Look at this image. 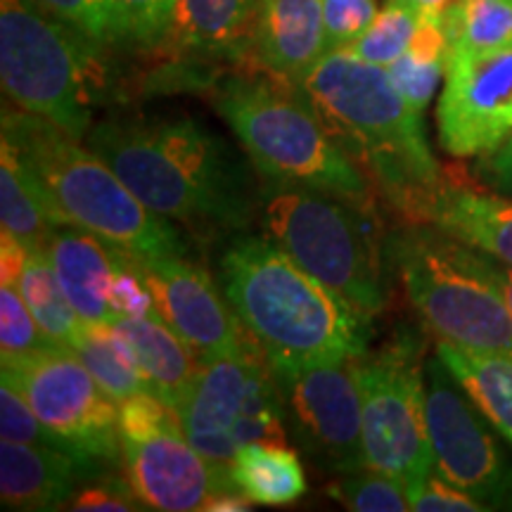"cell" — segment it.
I'll return each instance as SVG.
<instances>
[{
	"label": "cell",
	"mask_w": 512,
	"mask_h": 512,
	"mask_svg": "<svg viewBox=\"0 0 512 512\" xmlns=\"http://www.w3.org/2000/svg\"><path fill=\"white\" fill-rule=\"evenodd\" d=\"M219 283L271 370L344 363L368 351L370 318L264 233L233 235Z\"/></svg>",
	"instance_id": "obj_2"
},
{
	"label": "cell",
	"mask_w": 512,
	"mask_h": 512,
	"mask_svg": "<svg viewBox=\"0 0 512 512\" xmlns=\"http://www.w3.org/2000/svg\"><path fill=\"white\" fill-rule=\"evenodd\" d=\"M124 43L162 50L174 34L176 0H112Z\"/></svg>",
	"instance_id": "obj_32"
},
{
	"label": "cell",
	"mask_w": 512,
	"mask_h": 512,
	"mask_svg": "<svg viewBox=\"0 0 512 512\" xmlns=\"http://www.w3.org/2000/svg\"><path fill=\"white\" fill-rule=\"evenodd\" d=\"M425 394L434 472L486 510H512V460L437 354L425 361Z\"/></svg>",
	"instance_id": "obj_13"
},
{
	"label": "cell",
	"mask_w": 512,
	"mask_h": 512,
	"mask_svg": "<svg viewBox=\"0 0 512 512\" xmlns=\"http://www.w3.org/2000/svg\"><path fill=\"white\" fill-rule=\"evenodd\" d=\"M377 0H323L328 50L351 48L377 17Z\"/></svg>",
	"instance_id": "obj_37"
},
{
	"label": "cell",
	"mask_w": 512,
	"mask_h": 512,
	"mask_svg": "<svg viewBox=\"0 0 512 512\" xmlns=\"http://www.w3.org/2000/svg\"><path fill=\"white\" fill-rule=\"evenodd\" d=\"M100 472L88 460L62 448L0 441V501L5 510L46 512L67 508L76 484Z\"/></svg>",
	"instance_id": "obj_17"
},
{
	"label": "cell",
	"mask_w": 512,
	"mask_h": 512,
	"mask_svg": "<svg viewBox=\"0 0 512 512\" xmlns=\"http://www.w3.org/2000/svg\"><path fill=\"white\" fill-rule=\"evenodd\" d=\"M328 494L354 512H403L411 510L406 484L377 470H358L339 475Z\"/></svg>",
	"instance_id": "obj_30"
},
{
	"label": "cell",
	"mask_w": 512,
	"mask_h": 512,
	"mask_svg": "<svg viewBox=\"0 0 512 512\" xmlns=\"http://www.w3.org/2000/svg\"><path fill=\"white\" fill-rule=\"evenodd\" d=\"M406 3L415 5L420 12H444L451 0H406Z\"/></svg>",
	"instance_id": "obj_44"
},
{
	"label": "cell",
	"mask_w": 512,
	"mask_h": 512,
	"mask_svg": "<svg viewBox=\"0 0 512 512\" xmlns=\"http://www.w3.org/2000/svg\"><path fill=\"white\" fill-rule=\"evenodd\" d=\"M302 86L332 138L366 171L382 200L408 223H425L448 178L427 143L422 112L403 100L387 67L351 48L328 50Z\"/></svg>",
	"instance_id": "obj_3"
},
{
	"label": "cell",
	"mask_w": 512,
	"mask_h": 512,
	"mask_svg": "<svg viewBox=\"0 0 512 512\" xmlns=\"http://www.w3.org/2000/svg\"><path fill=\"white\" fill-rule=\"evenodd\" d=\"M36 3L91 36L100 46L124 43L112 0H36Z\"/></svg>",
	"instance_id": "obj_34"
},
{
	"label": "cell",
	"mask_w": 512,
	"mask_h": 512,
	"mask_svg": "<svg viewBox=\"0 0 512 512\" xmlns=\"http://www.w3.org/2000/svg\"><path fill=\"white\" fill-rule=\"evenodd\" d=\"M411 510L418 512H484L486 508L458 486L448 484L439 472L406 486Z\"/></svg>",
	"instance_id": "obj_39"
},
{
	"label": "cell",
	"mask_w": 512,
	"mask_h": 512,
	"mask_svg": "<svg viewBox=\"0 0 512 512\" xmlns=\"http://www.w3.org/2000/svg\"><path fill=\"white\" fill-rule=\"evenodd\" d=\"M256 3L259 0H176L174 34L166 48L200 60L245 64L252 57Z\"/></svg>",
	"instance_id": "obj_20"
},
{
	"label": "cell",
	"mask_w": 512,
	"mask_h": 512,
	"mask_svg": "<svg viewBox=\"0 0 512 512\" xmlns=\"http://www.w3.org/2000/svg\"><path fill=\"white\" fill-rule=\"evenodd\" d=\"M420 15L422 12L406 0H384L373 24L363 31L351 50L363 60L380 64V67H392L411 48Z\"/></svg>",
	"instance_id": "obj_29"
},
{
	"label": "cell",
	"mask_w": 512,
	"mask_h": 512,
	"mask_svg": "<svg viewBox=\"0 0 512 512\" xmlns=\"http://www.w3.org/2000/svg\"><path fill=\"white\" fill-rule=\"evenodd\" d=\"M181 427L178 415L171 406L152 392H140L119 401V437L145 439L152 434Z\"/></svg>",
	"instance_id": "obj_36"
},
{
	"label": "cell",
	"mask_w": 512,
	"mask_h": 512,
	"mask_svg": "<svg viewBox=\"0 0 512 512\" xmlns=\"http://www.w3.org/2000/svg\"><path fill=\"white\" fill-rule=\"evenodd\" d=\"M98 41L38 5L0 0V81L19 110L86 138L110 91Z\"/></svg>",
	"instance_id": "obj_7"
},
{
	"label": "cell",
	"mask_w": 512,
	"mask_h": 512,
	"mask_svg": "<svg viewBox=\"0 0 512 512\" xmlns=\"http://www.w3.org/2000/svg\"><path fill=\"white\" fill-rule=\"evenodd\" d=\"M110 304L117 318H140L157 316L155 297L150 285L145 283L143 273L138 271L133 256L114 245V278L110 290Z\"/></svg>",
	"instance_id": "obj_35"
},
{
	"label": "cell",
	"mask_w": 512,
	"mask_h": 512,
	"mask_svg": "<svg viewBox=\"0 0 512 512\" xmlns=\"http://www.w3.org/2000/svg\"><path fill=\"white\" fill-rule=\"evenodd\" d=\"M453 55L512 50V0H453L444 10Z\"/></svg>",
	"instance_id": "obj_28"
},
{
	"label": "cell",
	"mask_w": 512,
	"mask_h": 512,
	"mask_svg": "<svg viewBox=\"0 0 512 512\" xmlns=\"http://www.w3.org/2000/svg\"><path fill=\"white\" fill-rule=\"evenodd\" d=\"M0 223L27 247L46 249L57 223L27 166L10 143L0 145Z\"/></svg>",
	"instance_id": "obj_25"
},
{
	"label": "cell",
	"mask_w": 512,
	"mask_h": 512,
	"mask_svg": "<svg viewBox=\"0 0 512 512\" xmlns=\"http://www.w3.org/2000/svg\"><path fill=\"white\" fill-rule=\"evenodd\" d=\"M437 356L494 430L512 446V354L467 349L439 339Z\"/></svg>",
	"instance_id": "obj_23"
},
{
	"label": "cell",
	"mask_w": 512,
	"mask_h": 512,
	"mask_svg": "<svg viewBox=\"0 0 512 512\" xmlns=\"http://www.w3.org/2000/svg\"><path fill=\"white\" fill-rule=\"evenodd\" d=\"M261 233L373 320L384 311V249L375 202L313 185H261Z\"/></svg>",
	"instance_id": "obj_6"
},
{
	"label": "cell",
	"mask_w": 512,
	"mask_h": 512,
	"mask_svg": "<svg viewBox=\"0 0 512 512\" xmlns=\"http://www.w3.org/2000/svg\"><path fill=\"white\" fill-rule=\"evenodd\" d=\"M3 140L27 166L57 226H79L138 259L188 254L174 221L147 209L105 159L53 121L5 107Z\"/></svg>",
	"instance_id": "obj_4"
},
{
	"label": "cell",
	"mask_w": 512,
	"mask_h": 512,
	"mask_svg": "<svg viewBox=\"0 0 512 512\" xmlns=\"http://www.w3.org/2000/svg\"><path fill=\"white\" fill-rule=\"evenodd\" d=\"M3 373L27 396L46 427L93 460H117L121 451L119 403L74 349L50 347L3 361Z\"/></svg>",
	"instance_id": "obj_11"
},
{
	"label": "cell",
	"mask_w": 512,
	"mask_h": 512,
	"mask_svg": "<svg viewBox=\"0 0 512 512\" xmlns=\"http://www.w3.org/2000/svg\"><path fill=\"white\" fill-rule=\"evenodd\" d=\"M439 145L467 159L512 136V50L453 55L437 105Z\"/></svg>",
	"instance_id": "obj_14"
},
{
	"label": "cell",
	"mask_w": 512,
	"mask_h": 512,
	"mask_svg": "<svg viewBox=\"0 0 512 512\" xmlns=\"http://www.w3.org/2000/svg\"><path fill=\"white\" fill-rule=\"evenodd\" d=\"M328 53L323 0H259L252 60L280 79L302 83Z\"/></svg>",
	"instance_id": "obj_18"
},
{
	"label": "cell",
	"mask_w": 512,
	"mask_h": 512,
	"mask_svg": "<svg viewBox=\"0 0 512 512\" xmlns=\"http://www.w3.org/2000/svg\"><path fill=\"white\" fill-rule=\"evenodd\" d=\"M133 261L150 285L157 313L183 337L200 363L240 354L254 342L226 294L200 264L188 256H133Z\"/></svg>",
	"instance_id": "obj_15"
},
{
	"label": "cell",
	"mask_w": 512,
	"mask_h": 512,
	"mask_svg": "<svg viewBox=\"0 0 512 512\" xmlns=\"http://www.w3.org/2000/svg\"><path fill=\"white\" fill-rule=\"evenodd\" d=\"M0 437H3V441H17V444L62 448V451L81 456L69 441H64L60 434L43 425L34 408L29 406L27 396L19 392L17 384L5 373L0 375Z\"/></svg>",
	"instance_id": "obj_33"
},
{
	"label": "cell",
	"mask_w": 512,
	"mask_h": 512,
	"mask_svg": "<svg viewBox=\"0 0 512 512\" xmlns=\"http://www.w3.org/2000/svg\"><path fill=\"white\" fill-rule=\"evenodd\" d=\"M69 510L133 512V510H147V505L140 501L128 479L126 482H119V479H107V482H102V484L83 486L79 494L72 498V503H69Z\"/></svg>",
	"instance_id": "obj_40"
},
{
	"label": "cell",
	"mask_w": 512,
	"mask_h": 512,
	"mask_svg": "<svg viewBox=\"0 0 512 512\" xmlns=\"http://www.w3.org/2000/svg\"><path fill=\"white\" fill-rule=\"evenodd\" d=\"M126 479L147 510H204L223 491H238L230 470L209 463L181 427L145 439H121Z\"/></svg>",
	"instance_id": "obj_16"
},
{
	"label": "cell",
	"mask_w": 512,
	"mask_h": 512,
	"mask_svg": "<svg viewBox=\"0 0 512 512\" xmlns=\"http://www.w3.org/2000/svg\"><path fill=\"white\" fill-rule=\"evenodd\" d=\"M425 223L512 266V197L448 178L427 209Z\"/></svg>",
	"instance_id": "obj_21"
},
{
	"label": "cell",
	"mask_w": 512,
	"mask_h": 512,
	"mask_svg": "<svg viewBox=\"0 0 512 512\" xmlns=\"http://www.w3.org/2000/svg\"><path fill=\"white\" fill-rule=\"evenodd\" d=\"M384 254L425 328L441 342L512 354V313L484 254L430 223H408Z\"/></svg>",
	"instance_id": "obj_8"
},
{
	"label": "cell",
	"mask_w": 512,
	"mask_h": 512,
	"mask_svg": "<svg viewBox=\"0 0 512 512\" xmlns=\"http://www.w3.org/2000/svg\"><path fill=\"white\" fill-rule=\"evenodd\" d=\"M249 508H252V501L245 494L238 496V491H223V494L214 496L204 505V510L209 512H240Z\"/></svg>",
	"instance_id": "obj_43"
},
{
	"label": "cell",
	"mask_w": 512,
	"mask_h": 512,
	"mask_svg": "<svg viewBox=\"0 0 512 512\" xmlns=\"http://www.w3.org/2000/svg\"><path fill=\"white\" fill-rule=\"evenodd\" d=\"M484 268L486 273H489V278L496 283L498 290H501L505 304H508V309L512 313V266L503 264V261L494 259V256L484 254Z\"/></svg>",
	"instance_id": "obj_42"
},
{
	"label": "cell",
	"mask_w": 512,
	"mask_h": 512,
	"mask_svg": "<svg viewBox=\"0 0 512 512\" xmlns=\"http://www.w3.org/2000/svg\"><path fill=\"white\" fill-rule=\"evenodd\" d=\"M214 107L268 181L313 185L375 202L373 181L332 138L302 83L261 67L240 69L216 81Z\"/></svg>",
	"instance_id": "obj_5"
},
{
	"label": "cell",
	"mask_w": 512,
	"mask_h": 512,
	"mask_svg": "<svg viewBox=\"0 0 512 512\" xmlns=\"http://www.w3.org/2000/svg\"><path fill=\"white\" fill-rule=\"evenodd\" d=\"M387 72L396 91L403 95V100L418 112H425L434 98V93H437L441 79L446 76L448 67L437 62L415 60L413 55L406 53L392 67H387Z\"/></svg>",
	"instance_id": "obj_38"
},
{
	"label": "cell",
	"mask_w": 512,
	"mask_h": 512,
	"mask_svg": "<svg viewBox=\"0 0 512 512\" xmlns=\"http://www.w3.org/2000/svg\"><path fill=\"white\" fill-rule=\"evenodd\" d=\"M72 349L117 403L133 394L152 392L138 366L136 351L114 323H86Z\"/></svg>",
	"instance_id": "obj_26"
},
{
	"label": "cell",
	"mask_w": 512,
	"mask_h": 512,
	"mask_svg": "<svg viewBox=\"0 0 512 512\" xmlns=\"http://www.w3.org/2000/svg\"><path fill=\"white\" fill-rule=\"evenodd\" d=\"M114 325L124 332L133 351H136L138 366L143 370L152 394H157L166 406L176 411L178 403L188 394L200 358L195 356L178 332L166 325L162 316H140V318H117Z\"/></svg>",
	"instance_id": "obj_22"
},
{
	"label": "cell",
	"mask_w": 512,
	"mask_h": 512,
	"mask_svg": "<svg viewBox=\"0 0 512 512\" xmlns=\"http://www.w3.org/2000/svg\"><path fill=\"white\" fill-rule=\"evenodd\" d=\"M176 415L185 439L226 470L245 444L290 441L278 382L256 342L202 363Z\"/></svg>",
	"instance_id": "obj_10"
},
{
	"label": "cell",
	"mask_w": 512,
	"mask_h": 512,
	"mask_svg": "<svg viewBox=\"0 0 512 512\" xmlns=\"http://www.w3.org/2000/svg\"><path fill=\"white\" fill-rule=\"evenodd\" d=\"M351 361L273 370L287 434L302 456L328 475L368 467L361 392Z\"/></svg>",
	"instance_id": "obj_12"
},
{
	"label": "cell",
	"mask_w": 512,
	"mask_h": 512,
	"mask_svg": "<svg viewBox=\"0 0 512 512\" xmlns=\"http://www.w3.org/2000/svg\"><path fill=\"white\" fill-rule=\"evenodd\" d=\"M351 366L361 392L363 448L370 470L406 486L432 475L420 339L401 330L377 351L356 356Z\"/></svg>",
	"instance_id": "obj_9"
},
{
	"label": "cell",
	"mask_w": 512,
	"mask_h": 512,
	"mask_svg": "<svg viewBox=\"0 0 512 512\" xmlns=\"http://www.w3.org/2000/svg\"><path fill=\"white\" fill-rule=\"evenodd\" d=\"M50 347H60V342H55L41 328L17 285L0 283V356L3 361Z\"/></svg>",
	"instance_id": "obj_31"
},
{
	"label": "cell",
	"mask_w": 512,
	"mask_h": 512,
	"mask_svg": "<svg viewBox=\"0 0 512 512\" xmlns=\"http://www.w3.org/2000/svg\"><path fill=\"white\" fill-rule=\"evenodd\" d=\"M64 294L83 323H114V245L79 226H57L46 245Z\"/></svg>",
	"instance_id": "obj_19"
},
{
	"label": "cell",
	"mask_w": 512,
	"mask_h": 512,
	"mask_svg": "<svg viewBox=\"0 0 512 512\" xmlns=\"http://www.w3.org/2000/svg\"><path fill=\"white\" fill-rule=\"evenodd\" d=\"M475 176L486 190L512 197V136L496 150L477 157Z\"/></svg>",
	"instance_id": "obj_41"
},
{
	"label": "cell",
	"mask_w": 512,
	"mask_h": 512,
	"mask_svg": "<svg viewBox=\"0 0 512 512\" xmlns=\"http://www.w3.org/2000/svg\"><path fill=\"white\" fill-rule=\"evenodd\" d=\"M86 143L133 195L195 238L240 235L259 216L261 185L245 150L192 117L102 119Z\"/></svg>",
	"instance_id": "obj_1"
},
{
	"label": "cell",
	"mask_w": 512,
	"mask_h": 512,
	"mask_svg": "<svg viewBox=\"0 0 512 512\" xmlns=\"http://www.w3.org/2000/svg\"><path fill=\"white\" fill-rule=\"evenodd\" d=\"M230 477L240 494L259 505H290L306 491L302 460L287 444L275 441L242 446L230 463Z\"/></svg>",
	"instance_id": "obj_24"
},
{
	"label": "cell",
	"mask_w": 512,
	"mask_h": 512,
	"mask_svg": "<svg viewBox=\"0 0 512 512\" xmlns=\"http://www.w3.org/2000/svg\"><path fill=\"white\" fill-rule=\"evenodd\" d=\"M15 285L22 292L31 313L41 323V328L55 342L72 349L86 323H83L79 313L74 311L72 302L67 299V294H64L46 249L27 247V256H24L22 271H19Z\"/></svg>",
	"instance_id": "obj_27"
}]
</instances>
